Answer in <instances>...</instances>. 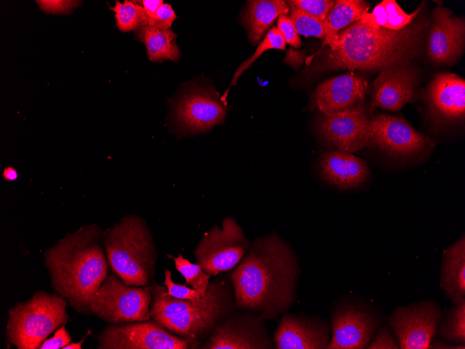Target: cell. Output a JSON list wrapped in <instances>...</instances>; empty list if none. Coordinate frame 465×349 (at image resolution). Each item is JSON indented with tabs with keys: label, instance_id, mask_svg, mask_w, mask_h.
Returning a JSON list of instances; mask_svg holds the SVG:
<instances>
[{
	"label": "cell",
	"instance_id": "cell-31",
	"mask_svg": "<svg viewBox=\"0 0 465 349\" xmlns=\"http://www.w3.org/2000/svg\"><path fill=\"white\" fill-rule=\"evenodd\" d=\"M289 6V5H288ZM290 18L293 22L299 35L323 38L325 36L324 22L315 18L297 8L289 6Z\"/></svg>",
	"mask_w": 465,
	"mask_h": 349
},
{
	"label": "cell",
	"instance_id": "cell-24",
	"mask_svg": "<svg viewBox=\"0 0 465 349\" xmlns=\"http://www.w3.org/2000/svg\"><path fill=\"white\" fill-rule=\"evenodd\" d=\"M177 35L171 29H161L149 25L135 31L134 39L143 42L148 58L152 62L171 60L178 62L180 51L176 43Z\"/></svg>",
	"mask_w": 465,
	"mask_h": 349
},
{
	"label": "cell",
	"instance_id": "cell-20",
	"mask_svg": "<svg viewBox=\"0 0 465 349\" xmlns=\"http://www.w3.org/2000/svg\"><path fill=\"white\" fill-rule=\"evenodd\" d=\"M432 114L442 122L460 123L465 116V81L456 74H436L428 88Z\"/></svg>",
	"mask_w": 465,
	"mask_h": 349
},
{
	"label": "cell",
	"instance_id": "cell-19",
	"mask_svg": "<svg viewBox=\"0 0 465 349\" xmlns=\"http://www.w3.org/2000/svg\"><path fill=\"white\" fill-rule=\"evenodd\" d=\"M418 82L416 70L409 65L381 71L373 83L370 110L398 111L413 99Z\"/></svg>",
	"mask_w": 465,
	"mask_h": 349
},
{
	"label": "cell",
	"instance_id": "cell-28",
	"mask_svg": "<svg viewBox=\"0 0 465 349\" xmlns=\"http://www.w3.org/2000/svg\"><path fill=\"white\" fill-rule=\"evenodd\" d=\"M439 336L452 342H465V299L455 303L439 329Z\"/></svg>",
	"mask_w": 465,
	"mask_h": 349
},
{
	"label": "cell",
	"instance_id": "cell-25",
	"mask_svg": "<svg viewBox=\"0 0 465 349\" xmlns=\"http://www.w3.org/2000/svg\"><path fill=\"white\" fill-rule=\"evenodd\" d=\"M422 9L421 4L414 12L409 14L395 0H384L374 8L371 13L363 14L360 20L374 28L399 31L410 24Z\"/></svg>",
	"mask_w": 465,
	"mask_h": 349
},
{
	"label": "cell",
	"instance_id": "cell-14",
	"mask_svg": "<svg viewBox=\"0 0 465 349\" xmlns=\"http://www.w3.org/2000/svg\"><path fill=\"white\" fill-rule=\"evenodd\" d=\"M317 127L335 150L352 153L372 144V121L363 107L322 114Z\"/></svg>",
	"mask_w": 465,
	"mask_h": 349
},
{
	"label": "cell",
	"instance_id": "cell-2",
	"mask_svg": "<svg viewBox=\"0 0 465 349\" xmlns=\"http://www.w3.org/2000/svg\"><path fill=\"white\" fill-rule=\"evenodd\" d=\"M429 20L415 19L405 28H374L360 20L338 33L322 69L384 70L409 65L422 52Z\"/></svg>",
	"mask_w": 465,
	"mask_h": 349
},
{
	"label": "cell",
	"instance_id": "cell-12",
	"mask_svg": "<svg viewBox=\"0 0 465 349\" xmlns=\"http://www.w3.org/2000/svg\"><path fill=\"white\" fill-rule=\"evenodd\" d=\"M372 121V144L399 160L423 157L434 147L432 141L416 131L405 120L386 114L375 115Z\"/></svg>",
	"mask_w": 465,
	"mask_h": 349
},
{
	"label": "cell",
	"instance_id": "cell-22",
	"mask_svg": "<svg viewBox=\"0 0 465 349\" xmlns=\"http://www.w3.org/2000/svg\"><path fill=\"white\" fill-rule=\"evenodd\" d=\"M441 287L454 304L465 299V238L446 249L441 267Z\"/></svg>",
	"mask_w": 465,
	"mask_h": 349
},
{
	"label": "cell",
	"instance_id": "cell-42",
	"mask_svg": "<svg viewBox=\"0 0 465 349\" xmlns=\"http://www.w3.org/2000/svg\"><path fill=\"white\" fill-rule=\"evenodd\" d=\"M90 333V331L89 330L88 332H87L86 335L84 336V338L79 341L78 343H69L66 346H65L63 349H81L82 343L86 338V336Z\"/></svg>",
	"mask_w": 465,
	"mask_h": 349
},
{
	"label": "cell",
	"instance_id": "cell-40",
	"mask_svg": "<svg viewBox=\"0 0 465 349\" xmlns=\"http://www.w3.org/2000/svg\"><path fill=\"white\" fill-rule=\"evenodd\" d=\"M3 178L6 180L13 181L17 178L18 173L17 170L12 167H6L3 172Z\"/></svg>",
	"mask_w": 465,
	"mask_h": 349
},
{
	"label": "cell",
	"instance_id": "cell-3",
	"mask_svg": "<svg viewBox=\"0 0 465 349\" xmlns=\"http://www.w3.org/2000/svg\"><path fill=\"white\" fill-rule=\"evenodd\" d=\"M103 233L96 224L81 226L44 254L52 288L83 314H92V298L108 275Z\"/></svg>",
	"mask_w": 465,
	"mask_h": 349
},
{
	"label": "cell",
	"instance_id": "cell-7",
	"mask_svg": "<svg viewBox=\"0 0 465 349\" xmlns=\"http://www.w3.org/2000/svg\"><path fill=\"white\" fill-rule=\"evenodd\" d=\"M154 283L145 286L128 285L113 272L94 294L90 303L91 313L109 324L150 320Z\"/></svg>",
	"mask_w": 465,
	"mask_h": 349
},
{
	"label": "cell",
	"instance_id": "cell-8",
	"mask_svg": "<svg viewBox=\"0 0 465 349\" xmlns=\"http://www.w3.org/2000/svg\"><path fill=\"white\" fill-rule=\"evenodd\" d=\"M251 243L235 219L227 217L221 228L215 225L203 235L194 255L205 272L216 276L235 267Z\"/></svg>",
	"mask_w": 465,
	"mask_h": 349
},
{
	"label": "cell",
	"instance_id": "cell-35",
	"mask_svg": "<svg viewBox=\"0 0 465 349\" xmlns=\"http://www.w3.org/2000/svg\"><path fill=\"white\" fill-rule=\"evenodd\" d=\"M277 29L283 36L286 43L294 47H299L301 45V39L294 24L290 17L281 15L278 19Z\"/></svg>",
	"mask_w": 465,
	"mask_h": 349
},
{
	"label": "cell",
	"instance_id": "cell-6",
	"mask_svg": "<svg viewBox=\"0 0 465 349\" xmlns=\"http://www.w3.org/2000/svg\"><path fill=\"white\" fill-rule=\"evenodd\" d=\"M67 304L60 295L44 290L17 303L8 311L6 342L18 349L38 348L50 334L68 321Z\"/></svg>",
	"mask_w": 465,
	"mask_h": 349
},
{
	"label": "cell",
	"instance_id": "cell-13",
	"mask_svg": "<svg viewBox=\"0 0 465 349\" xmlns=\"http://www.w3.org/2000/svg\"><path fill=\"white\" fill-rule=\"evenodd\" d=\"M439 305L425 301L397 307L388 323L402 349L429 348L441 320Z\"/></svg>",
	"mask_w": 465,
	"mask_h": 349
},
{
	"label": "cell",
	"instance_id": "cell-38",
	"mask_svg": "<svg viewBox=\"0 0 465 349\" xmlns=\"http://www.w3.org/2000/svg\"><path fill=\"white\" fill-rule=\"evenodd\" d=\"M366 348L372 349H397L399 346L396 343L394 338L389 330L385 327H381L375 337Z\"/></svg>",
	"mask_w": 465,
	"mask_h": 349
},
{
	"label": "cell",
	"instance_id": "cell-16",
	"mask_svg": "<svg viewBox=\"0 0 465 349\" xmlns=\"http://www.w3.org/2000/svg\"><path fill=\"white\" fill-rule=\"evenodd\" d=\"M330 325L317 316L284 312L274 334L277 349H322L330 340Z\"/></svg>",
	"mask_w": 465,
	"mask_h": 349
},
{
	"label": "cell",
	"instance_id": "cell-10",
	"mask_svg": "<svg viewBox=\"0 0 465 349\" xmlns=\"http://www.w3.org/2000/svg\"><path fill=\"white\" fill-rule=\"evenodd\" d=\"M200 348L272 349L275 344L260 314L237 309L217 324Z\"/></svg>",
	"mask_w": 465,
	"mask_h": 349
},
{
	"label": "cell",
	"instance_id": "cell-5",
	"mask_svg": "<svg viewBox=\"0 0 465 349\" xmlns=\"http://www.w3.org/2000/svg\"><path fill=\"white\" fill-rule=\"evenodd\" d=\"M103 245L112 271L125 284L145 286L154 283L157 254L143 219L123 217L103 233Z\"/></svg>",
	"mask_w": 465,
	"mask_h": 349
},
{
	"label": "cell",
	"instance_id": "cell-34",
	"mask_svg": "<svg viewBox=\"0 0 465 349\" xmlns=\"http://www.w3.org/2000/svg\"><path fill=\"white\" fill-rule=\"evenodd\" d=\"M177 16L168 3H162L154 17L148 20V25L161 29H170Z\"/></svg>",
	"mask_w": 465,
	"mask_h": 349
},
{
	"label": "cell",
	"instance_id": "cell-36",
	"mask_svg": "<svg viewBox=\"0 0 465 349\" xmlns=\"http://www.w3.org/2000/svg\"><path fill=\"white\" fill-rule=\"evenodd\" d=\"M36 2L45 13L53 14L69 13L80 3L79 1L65 0H38Z\"/></svg>",
	"mask_w": 465,
	"mask_h": 349
},
{
	"label": "cell",
	"instance_id": "cell-21",
	"mask_svg": "<svg viewBox=\"0 0 465 349\" xmlns=\"http://www.w3.org/2000/svg\"><path fill=\"white\" fill-rule=\"evenodd\" d=\"M319 171L324 180L342 189L359 187L370 176L369 168L363 160L338 150L321 156Z\"/></svg>",
	"mask_w": 465,
	"mask_h": 349
},
{
	"label": "cell",
	"instance_id": "cell-9",
	"mask_svg": "<svg viewBox=\"0 0 465 349\" xmlns=\"http://www.w3.org/2000/svg\"><path fill=\"white\" fill-rule=\"evenodd\" d=\"M97 338L96 348L99 349H189L200 346L171 334L152 319L110 324Z\"/></svg>",
	"mask_w": 465,
	"mask_h": 349
},
{
	"label": "cell",
	"instance_id": "cell-15",
	"mask_svg": "<svg viewBox=\"0 0 465 349\" xmlns=\"http://www.w3.org/2000/svg\"><path fill=\"white\" fill-rule=\"evenodd\" d=\"M331 336L326 348L361 349L368 346L377 322L370 311L358 304H342L331 315Z\"/></svg>",
	"mask_w": 465,
	"mask_h": 349
},
{
	"label": "cell",
	"instance_id": "cell-17",
	"mask_svg": "<svg viewBox=\"0 0 465 349\" xmlns=\"http://www.w3.org/2000/svg\"><path fill=\"white\" fill-rule=\"evenodd\" d=\"M428 30L427 54L433 62L450 63L461 56L464 46V19L438 6L433 10Z\"/></svg>",
	"mask_w": 465,
	"mask_h": 349
},
{
	"label": "cell",
	"instance_id": "cell-23",
	"mask_svg": "<svg viewBox=\"0 0 465 349\" xmlns=\"http://www.w3.org/2000/svg\"><path fill=\"white\" fill-rule=\"evenodd\" d=\"M289 11L287 1L283 0L248 1L242 20L249 41L256 44L274 21L281 15H287Z\"/></svg>",
	"mask_w": 465,
	"mask_h": 349
},
{
	"label": "cell",
	"instance_id": "cell-4",
	"mask_svg": "<svg viewBox=\"0 0 465 349\" xmlns=\"http://www.w3.org/2000/svg\"><path fill=\"white\" fill-rule=\"evenodd\" d=\"M235 309L228 277L217 276L210 282L206 293L196 301L173 297L165 286L153 285L151 319L170 332L194 343L200 344L207 339L217 324Z\"/></svg>",
	"mask_w": 465,
	"mask_h": 349
},
{
	"label": "cell",
	"instance_id": "cell-32",
	"mask_svg": "<svg viewBox=\"0 0 465 349\" xmlns=\"http://www.w3.org/2000/svg\"><path fill=\"white\" fill-rule=\"evenodd\" d=\"M332 0H290L287 3L305 13L324 22L334 5Z\"/></svg>",
	"mask_w": 465,
	"mask_h": 349
},
{
	"label": "cell",
	"instance_id": "cell-33",
	"mask_svg": "<svg viewBox=\"0 0 465 349\" xmlns=\"http://www.w3.org/2000/svg\"><path fill=\"white\" fill-rule=\"evenodd\" d=\"M164 285L167 288V293L177 298L196 301L200 300L203 296L194 288H190L185 285L174 283L172 280L171 272L168 269L164 270Z\"/></svg>",
	"mask_w": 465,
	"mask_h": 349
},
{
	"label": "cell",
	"instance_id": "cell-29",
	"mask_svg": "<svg viewBox=\"0 0 465 349\" xmlns=\"http://www.w3.org/2000/svg\"><path fill=\"white\" fill-rule=\"evenodd\" d=\"M285 44L286 42L283 36L278 30L277 27L273 26L271 29H270L267 32V33L266 34V36H265L264 39L257 47L254 54L247 60L244 61L237 68V70L235 71L232 77L231 83L228 88L227 89L223 97H221L222 100L226 102V98L230 88L232 86L236 85L238 79L240 77L242 73L244 71H246L249 68H250L253 64V63L255 61H256L258 59V57L262 54L264 52L273 49L284 50L285 49Z\"/></svg>",
	"mask_w": 465,
	"mask_h": 349
},
{
	"label": "cell",
	"instance_id": "cell-37",
	"mask_svg": "<svg viewBox=\"0 0 465 349\" xmlns=\"http://www.w3.org/2000/svg\"><path fill=\"white\" fill-rule=\"evenodd\" d=\"M71 337L66 330L65 325L58 327L52 337L45 340L38 349H59L70 343Z\"/></svg>",
	"mask_w": 465,
	"mask_h": 349
},
{
	"label": "cell",
	"instance_id": "cell-18",
	"mask_svg": "<svg viewBox=\"0 0 465 349\" xmlns=\"http://www.w3.org/2000/svg\"><path fill=\"white\" fill-rule=\"evenodd\" d=\"M367 84L353 73L336 76L320 83L313 95V104L322 114H331L363 107Z\"/></svg>",
	"mask_w": 465,
	"mask_h": 349
},
{
	"label": "cell",
	"instance_id": "cell-39",
	"mask_svg": "<svg viewBox=\"0 0 465 349\" xmlns=\"http://www.w3.org/2000/svg\"><path fill=\"white\" fill-rule=\"evenodd\" d=\"M137 2L143 6L145 10L148 20L155 17L159 6L164 3L162 0H142Z\"/></svg>",
	"mask_w": 465,
	"mask_h": 349
},
{
	"label": "cell",
	"instance_id": "cell-1",
	"mask_svg": "<svg viewBox=\"0 0 465 349\" xmlns=\"http://www.w3.org/2000/svg\"><path fill=\"white\" fill-rule=\"evenodd\" d=\"M299 275L294 251L274 231L255 238L228 277L237 309L253 311L267 320L292 305Z\"/></svg>",
	"mask_w": 465,
	"mask_h": 349
},
{
	"label": "cell",
	"instance_id": "cell-41",
	"mask_svg": "<svg viewBox=\"0 0 465 349\" xmlns=\"http://www.w3.org/2000/svg\"><path fill=\"white\" fill-rule=\"evenodd\" d=\"M429 348H464V345L462 346H449L446 345L441 341H436L434 344H430Z\"/></svg>",
	"mask_w": 465,
	"mask_h": 349
},
{
	"label": "cell",
	"instance_id": "cell-26",
	"mask_svg": "<svg viewBox=\"0 0 465 349\" xmlns=\"http://www.w3.org/2000/svg\"><path fill=\"white\" fill-rule=\"evenodd\" d=\"M369 4L362 0H337L324 20V44L331 45L338 31L359 20L368 13Z\"/></svg>",
	"mask_w": 465,
	"mask_h": 349
},
{
	"label": "cell",
	"instance_id": "cell-27",
	"mask_svg": "<svg viewBox=\"0 0 465 349\" xmlns=\"http://www.w3.org/2000/svg\"><path fill=\"white\" fill-rule=\"evenodd\" d=\"M109 8L114 12L116 26L122 32L136 31L148 25L147 13L137 1H116Z\"/></svg>",
	"mask_w": 465,
	"mask_h": 349
},
{
	"label": "cell",
	"instance_id": "cell-30",
	"mask_svg": "<svg viewBox=\"0 0 465 349\" xmlns=\"http://www.w3.org/2000/svg\"><path fill=\"white\" fill-rule=\"evenodd\" d=\"M168 256L173 259L176 270L184 277L186 283L203 296L210 284L211 275L205 272L200 264L191 263L182 254L177 257Z\"/></svg>",
	"mask_w": 465,
	"mask_h": 349
},
{
	"label": "cell",
	"instance_id": "cell-11",
	"mask_svg": "<svg viewBox=\"0 0 465 349\" xmlns=\"http://www.w3.org/2000/svg\"><path fill=\"white\" fill-rule=\"evenodd\" d=\"M173 118L182 134H196L222 124L228 111L214 89L194 86L173 103Z\"/></svg>",
	"mask_w": 465,
	"mask_h": 349
}]
</instances>
